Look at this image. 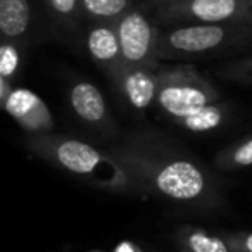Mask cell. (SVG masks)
<instances>
[{"label":"cell","mask_w":252,"mask_h":252,"mask_svg":"<svg viewBox=\"0 0 252 252\" xmlns=\"http://www.w3.org/2000/svg\"><path fill=\"white\" fill-rule=\"evenodd\" d=\"M25 145L33 156L83 180L94 189L111 193L142 195L135 178L109 151L61 133L26 135Z\"/></svg>","instance_id":"cell-3"},{"label":"cell","mask_w":252,"mask_h":252,"mask_svg":"<svg viewBox=\"0 0 252 252\" xmlns=\"http://www.w3.org/2000/svg\"><path fill=\"white\" fill-rule=\"evenodd\" d=\"M32 28L30 0H0V33L2 40L23 45Z\"/></svg>","instance_id":"cell-11"},{"label":"cell","mask_w":252,"mask_h":252,"mask_svg":"<svg viewBox=\"0 0 252 252\" xmlns=\"http://www.w3.org/2000/svg\"><path fill=\"white\" fill-rule=\"evenodd\" d=\"M144 2H145V0H144Z\"/></svg>","instance_id":"cell-20"},{"label":"cell","mask_w":252,"mask_h":252,"mask_svg":"<svg viewBox=\"0 0 252 252\" xmlns=\"http://www.w3.org/2000/svg\"><path fill=\"white\" fill-rule=\"evenodd\" d=\"M107 151L133 176L142 195L206 213L223 206V190L213 171L161 131H133Z\"/></svg>","instance_id":"cell-1"},{"label":"cell","mask_w":252,"mask_h":252,"mask_svg":"<svg viewBox=\"0 0 252 252\" xmlns=\"http://www.w3.org/2000/svg\"><path fill=\"white\" fill-rule=\"evenodd\" d=\"M235 252H252V231H237L226 233Z\"/></svg>","instance_id":"cell-18"},{"label":"cell","mask_w":252,"mask_h":252,"mask_svg":"<svg viewBox=\"0 0 252 252\" xmlns=\"http://www.w3.org/2000/svg\"><path fill=\"white\" fill-rule=\"evenodd\" d=\"M175 237L182 252H235L226 233L216 235L197 226H180Z\"/></svg>","instance_id":"cell-12"},{"label":"cell","mask_w":252,"mask_h":252,"mask_svg":"<svg viewBox=\"0 0 252 252\" xmlns=\"http://www.w3.org/2000/svg\"><path fill=\"white\" fill-rule=\"evenodd\" d=\"M218 76L224 81L252 87V54L226 63L218 69Z\"/></svg>","instance_id":"cell-17"},{"label":"cell","mask_w":252,"mask_h":252,"mask_svg":"<svg viewBox=\"0 0 252 252\" xmlns=\"http://www.w3.org/2000/svg\"><path fill=\"white\" fill-rule=\"evenodd\" d=\"M159 26L175 25H249L252 26V0H187L154 11Z\"/></svg>","instance_id":"cell-5"},{"label":"cell","mask_w":252,"mask_h":252,"mask_svg":"<svg viewBox=\"0 0 252 252\" xmlns=\"http://www.w3.org/2000/svg\"><path fill=\"white\" fill-rule=\"evenodd\" d=\"M133 5V0H80L81 18H85L88 23H114Z\"/></svg>","instance_id":"cell-13"},{"label":"cell","mask_w":252,"mask_h":252,"mask_svg":"<svg viewBox=\"0 0 252 252\" xmlns=\"http://www.w3.org/2000/svg\"><path fill=\"white\" fill-rule=\"evenodd\" d=\"M119 43L123 52V66L131 67H159L158 40L159 25L154 19H149L144 9L133 7L116 21Z\"/></svg>","instance_id":"cell-6"},{"label":"cell","mask_w":252,"mask_h":252,"mask_svg":"<svg viewBox=\"0 0 252 252\" xmlns=\"http://www.w3.org/2000/svg\"><path fill=\"white\" fill-rule=\"evenodd\" d=\"M249 45H252V26L249 25H175L159 32L158 59L164 63L204 57Z\"/></svg>","instance_id":"cell-4"},{"label":"cell","mask_w":252,"mask_h":252,"mask_svg":"<svg viewBox=\"0 0 252 252\" xmlns=\"http://www.w3.org/2000/svg\"><path fill=\"white\" fill-rule=\"evenodd\" d=\"M158 104L161 114L190 133H213L230 119V104L192 64H161Z\"/></svg>","instance_id":"cell-2"},{"label":"cell","mask_w":252,"mask_h":252,"mask_svg":"<svg viewBox=\"0 0 252 252\" xmlns=\"http://www.w3.org/2000/svg\"><path fill=\"white\" fill-rule=\"evenodd\" d=\"M2 107L28 135L54 133L56 130V121L47 104L28 88L14 87L2 100Z\"/></svg>","instance_id":"cell-8"},{"label":"cell","mask_w":252,"mask_h":252,"mask_svg":"<svg viewBox=\"0 0 252 252\" xmlns=\"http://www.w3.org/2000/svg\"><path fill=\"white\" fill-rule=\"evenodd\" d=\"M180 2H187V0H145L144 5L147 9H152V11H158L161 7H166V5L171 4H180Z\"/></svg>","instance_id":"cell-19"},{"label":"cell","mask_w":252,"mask_h":252,"mask_svg":"<svg viewBox=\"0 0 252 252\" xmlns=\"http://www.w3.org/2000/svg\"><path fill=\"white\" fill-rule=\"evenodd\" d=\"M49 14L54 25L66 33L76 32L81 18L80 0H47Z\"/></svg>","instance_id":"cell-15"},{"label":"cell","mask_w":252,"mask_h":252,"mask_svg":"<svg viewBox=\"0 0 252 252\" xmlns=\"http://www.w3.org/2000/svg\"><path fill=\"white\" fill-rule=\"evenodd\" d=\"M67 100H69L71 111L81 123L105 137H118V123L102 92L94 83L87 80H78L71 83L67 90Z\"/></svg>","instance_id":"cell-7"},{"label":"cell","mask_w":252,"mask_h":252,"mask_svg":"<svg viewBox=\"0 0 252 252\" xmlns=\"http://www.w3.org/2000/svg\"><path fill=\"white\" fill-rule=\"evenodd\" d=\"M159 67L123 66L119 73L111 80L119 95L135 112L144 114L158 100Z\"/></svg>","instance_id":"cell-9"},{"label":"cell","mask_w":252,"mask_h":252,"mask_svg":"<svg viewBox=\"0 0 252 252\" xmlns=\"http://www.w3.org/2000/svg\"><path fill=\"white\" fill-rule=\"evenodd\" d=\"M23 45L14 42H2L0 45V85L14 87V80L21 71Z\"/></svg>","instance_id":"cell-16"},{"label":"cell","mask_w":252,"mask_h":252,"mask_svg":"<svg viewBox=\"0 0 252 252\" xmlns=\"http://www.w3.org/2000/svg\"><path fill=\"white\" fill-rule=\"evenodd\" d=\"M214 166L221 171H240L252 168V135L221 149L214 156Z\"/></svg>","instance_id":"cell-14"},{"label":"cell","mask_w":252,"mask_h":252,"mask_svg":"<svg viewBox=\"0 0 252 252\" xmlns=\"http://www.w3.org/2000/svg\"><path fill=\"white\" fill-rule=\"evenodd\" d=\"M85 45L90 59L97 64V67L104 71L109 80H112L125 64L116 21L88 23Z\"/></svg>","instance_id":"cell-10"}]
</instances>
